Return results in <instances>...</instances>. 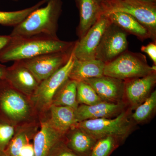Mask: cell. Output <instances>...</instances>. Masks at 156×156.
<instances>
[{
	"mask_svg": "<svg viewBox=\"0 0 156 156\" xmlns=\"http://www.w3.org/2000/svg\"><path fill=\"white\" fill-rule=\"evenodd\" d=\"M76 42L45 35L11 37L10 42L0 51V62L19 61L45 53L66 51L73 48Z\"/></svg>",
	"mask_w": 156,
	"mask_h": 156,
	"instance_id": "1",
	"label": "cell"
},
{
	"mask_svg": "<svg viewBox=\"0 0 156 156\" xmlns=\"http://www.w3.org/2000/svg\"><path fill=\"white\" fill-rule=\"evenodd\" d=\"M46 4L33 11L14 27L10 35L11 37L45 35L58 38V21L63 3L62 0H48Z\"/></svg>",
	"mask_w": 156,
	"mask_h": 156,
	"instance_id": "2",
	"label": "cell"
},
{
	"mask_svg": "<svg viewBox=\"0 0 156 156\" xmlns=\"http://www.w3.org/2000/svg\"><path fill=\"white\" fill-rule=\"evenodd\" d=\"M0 117L16 126L40 122L30 98L0 80Z\"/></svg>",
	"mask_w": 156,
	"mask_h": 156,
	"instance_id": "3",
	"label": "cell"
},
{
	"mask_svg": "<svg viewBox=\"0 0 156 156\" xmlns=\"http://www.w3.org/2000/svg\"><path fill=\"white\" fill-rule=\"evenodd\" d=\"M100 4L101 14L122 12L134 17L147 30L153 41L156 42V3L137 0H107Z\"/></svg>",
	"mask_w": 156,
	"mask_h": 156,
	"instance_id": "4",
	"label": "cell"
},
{
	"mask_svg": "<svg viewBox=\"0 0 156 156\" xmlns=\"http://www.w3.org/2000/svg\"><path fill=\"white\" fill-rule=\"evenodd\" d=\"M155 72L156 66H150L145 55L127 50L105 64L104 75L125 81L144 76Z\"/></svg>",
	"mask_w": 156,
	"mask_h": 156,
	"instance_id": "5",
	"label": "cell"
},
{
	"mask_svg": "<svg viewBox=\"0 0 156 156\" xmlns=\"http://www.w3.org/2000/svg\"><path fill=\"white\" fill-rule=\"evenodd\" d=\"M128 110H123L113 118L85 120L76 126L83 129L96 140L112 136L121 142L130 134L133 125Z\"/></svg>",
	"mask_w": 156,
	"mask_h": 156,
	"instance_id": "6",
	"label": "cell"
},
{
	"mask_svg": "<svg viewBox=\"0 0 156 156\" xmlns=\"http://www.w3.org/2000/svg\"><path fill=\"white\" fill-rule=\"evenodd\" d=\"M74 59L73 51L67 63L53 75L41 82L36 91L30 98L39 121L52 105L53 97L56 92L69 79Z\"/></svg>",
	"mask_w": 156,
	"mask_h": 156,
	"instance_id": "7",
	"label": "cell"
},
{
	"mask_svg": "<svg viewBox=\"0 0 156 156\" xmlns=\"http://www.w3.org/2000/svg\"><path fill=\"white\" fill-rule=\"evenodd\" d=\"M74 47L66 51L45 53L17 61L28 69L40 83L67 63Z\"/></svg>",
	"mask_w": 156,
	"mask_h": 156,
	"instance_id": "8",
	"label": "cell"
},
{
	"mask_svg": "<svg viewBox=\"0 0 156 156\" xmlns=\"http://www.w3.org/2000/svg\"><path fill=\"white\" fill-rule=\"evenodd\" d=\"M127 35L116 25L111 23L105 31L95 53V58L106 64L128 50Z\"/></svg>",
	"mask_w": 156,
	"mask_h": 156,
	"instance_id": "9",
	"label": "cell"
},
{
	"mask_svg": "<svg viewBox=\"0 0 156 156\" xmlns=\"http://www.w3.org/2000/svg\"><path fill=\"white\" fill-rule=\"evenodd\" d=\"M111 23L106 15L101 14L84 36L76 41L73 50L75 57L81 60L95 58L96 50L101 37Z\"/></svg>",
	"mask_w": 156,
	"mask_h": 156,
	"instance_id": "10",
	"label": "cell"
},
{
	"mask_svg": "<svg viewBox=\"0 0 156 156\" xmlns=\"http://www.w3.org/2000/svg\"><path fill=\"white\" fill-rule=\"evenodd\" d=\"M5 79L14 89L29 98L40 84L33 74L18 61L7 67Z\"/></svg>",
	"mask_w": 156,
	"mask_h": 156,
	"instance_id": "11",
	"label": "cell"
},
{
	"mask_svg": "<svg viewBox=\"0 0 156 156\" xmlns=\"http://www.w3.org/2000/svg\"><path fill=\"white\" fill-rule=\"evenodd\" d=\"M156 73L124 81V97L132 108L144 102L151 93L156 83Z\"/></svg>",
	"mask_w": 156,
	"mask_h": 156,
	"instance_id": "12",
	"label": "cell"
},
{
	"mask_svg": "<svg viewBox=\"0 0 156 156\" xmlns=\"http://www.w3.org/2000/svg\"><path fill=\"white\" fill-rule=\"evenodd\" d=\"M84 82L93 88L102 101L115 103L123 102L124 81L104 75Z\"/></svg>",
	"mask_w": 156,
	"mask_h": 156,
	"instance_id": "13",
	"label": "cell"
},
{
	"mask_svg": "<svg viewBox=\"0 0 156 156\" xmlns=\"http://www.w3.org/2000/svg\"><path fill=\"white\" fill-rule=\"evenodd\" d=\"M76 110L67 106L52 105L40 120L65 134L78 123Z\"/></svg>",
	"mask_w": 156,
	"mask_h": 156,
	"instance_id": "14",
	"label": "cell"
},
{
	"mask_svg": "<svg viewBox=\"0 0 156 156\" xmlns=\"http://www.w3.org/2000/svg\"><path fill=\"white\" fill-rule=\"evenodd\" d=\"M125 103H111L102 101L91 105H79L76 110L78 122L85 120L113 118L124 110Z\"/></svg>",
	"mask_w": 156,
	"mask_h": 156,
	"instance_id": "15",
	"label": "cell"
},
{
	"mask_svg": "<svg viewBox=\"0 0 156 156\" xmlns=\"http://www.w3.org/2000/svg\"><path fill=\"white\" fill-rule=\"evenodd\" d=\"M80 14L76 29L79 39L83 37L101 15V7L97 0H74Z\"/></svg>",
	"mask_w": 156,
	"mask_h": 156,
	"instance_id": "16",
	"label": "cell"
},
{
	"mask_svg": "<svg viewBox=\"0 0 156 156\" xmlns=\"http://www.w3.org/2000/svg\"><path fill=\"white\" fill-rule=\"evenodd\" d=\"M105 63L97 58L81 60L75 57L69 78L77 83L104 76Z\"/></svg>",
	"mask_w": 156,
	"mask_h": 156,
	"instance_id": "17",
	"label": "cell"
},
{
	"mask_svg": "<svg viewBox=\"0 0 156 156\" xmlns=\"http://www.w3.org/2000/svg\"><path fill=\"white\" fill-rule=\"evenodd\" d=\"M66 144L77 156H89L97 140L75 126L64 135Z\"/></svg>",
	"mask_w": 156,
	"mask_h": 156,
	"instance_id": "18",
	"label": "cell"
},
{
	"mask_svg": "<svg viewBox=\"0 0 156 156\" xmlns=\"http://www.w3.org/2000/svg\"><path fill=\"white\" fill-rule=\"evenodd\" d=\"M64 135L46 123H40V129L33 139L35 156H47L50 150L64 138Z\"/></svg>",
	"mask_w": 156,
	"mask_h": 156,
	"instance_id": "19",
	"label": "cell"
},
{
	"mask_svg": "<svg viewBox=\"0 0 156 156\" xmlns=\"http://www.w3.org/2000/svg\"><path fill=\"white\" fill-rule=\"evenodd\" d=\"M112 23L116 25L127 34L133 35L140 41L151 39L148 32L134 17L122 12H115L107 14Z\"/></svg>",
	"mask_w": 156,
	"mask_h": 156,
	"instance_id": "20",
	"label": "cell"
},
{
	"mask_svg": "<svg viewBox=\"0 0 156 156\" xmlns=\"http://www.w3.org/2000/svg\"><path fill=\"white\" fill-rule=\"evenodd\" d=\"M40 128L39 122L17 127L15 134L5 151L10 156H19L21 149L34 139Z\"/></svg>",
	"mask_w": 156,
	"mask_h": 156,
	"instance_id": "21",
	"label": "cell"
},
{
	"mask_svg": "<svg viewBox=\"0 0 156 156\" xmlns=\"http://www.w3.org/2000/svg\"><path fill=\"white\" fill-rule=\"evenodd\" d=\"M77 84L75 81L69 78L54 95L52 105L69 107L76 109L79 105L77 100Z\"/></svg>",
	"mask_w": 156,
	"mask_h": 156,
	"instance_id": "22",
	"label": "cell"
},
{
	"mask_svg": "<svg viewBox=\"0 0 156 156\" xmlns=\"http://www.w3.org/2000/svg\"><path fill=\"white\" fill-rule=\"evenodd\" d=\"M48 0H41L29 8L18 11H0V25L14 27L19 24L34 10L46 4Z\"/></svg>",
	"mask_w": 156,
	"mask_h": 156,
	"instance_id": "23",
	"label": "cell"
},
{
	"mask_svg": "<svg viewBox=\"0 0 156 156\" xmlns=\"http://www.w3.org/2000/svg\"><path fill=\"white\" fill-rule=\"evenodd\" d=\"M156 108V91H154L145 99L135 108L131 119L136 123L145 122L150 118Z\"/></svg>",
	"mask_w": 156,
	"mask_h": 156,
	"instance_id": "24",
	"label": "cell"
},
{
	"mask_svg": "<svg viewBox=\"0 0 156 156\" xmlns=\"http://www.w3.org/2000/svg\"><path fill=\"white\" fill-rule=\"evenodd\" d=\"M77 100L79 105H91L102 101L90 85L84 82L77 84Z\"/></svg>",
	"mask_w": 156,
	"mask_h": 156,
	"instance_id": "25",
	"label": "cell"
},
{
	"mask_svg": "<svg viewBox=\"0 0 156 156\" xmlns=\"http://www.w3.org/2000/svg\"><path fill=\"white\" fill-rule=\"evenodd\" d=\"M121 143L112 136H106L97 140L89 156H109Z\"/></svg>",
	"mask_w": 156,
	"mask_h": 156,
	"instance_id": "26",
	"label": "cell"
},
{
	"mask_svg": "<svg viewBox=\"0 0 156 156\" xmlns=\"http://www.w3.org/2000/svg\"><path fill=\"white\" fill-rule=\"evenodd\" d=\"M17 127L0 117V153L6 150Z\"/></svg>",
	"mask_w": 156,
	"mask_h": 156,
	"instance_id": "27",
	"label": "cell"
},
{
	"mask_svg": "<svg viewBox=\"0 0 156 156\" xmlns=\"http://www.w3.org/2000/svg\"><path fill=\"white\" fill-rule=\"evenodd\" d=\"M47 156H77L68 147L64 137L50 150Z\"/></svg>",
	"mask_w": 156,
	"mask_h": 156,
	"instance_id": "28",
	"label": "cell"
},
{
	"mask_svg": "<svg viewBox=\"0 0 156 156\" xmlns=\"http://www.w3.org/2000/svg\"><path fill=\"white\" fill-rule=\"evenodd\" d=\"M140 50L147 54L153 62L154 65L156 66V42H151L146 46H142Z\"/></svg>",
	"mask_w": 156,
	"mask_h": 156,
	"instance_id": "29",
	"label": "cell"
},
{
	"mask_svg": "<svg viewBox=\"0 0 156 156\" xmlns=\"http://www.w3.org/2000/svg\"><path fill=\"white\" fill-rule=\"evenodd\" d=\"M19 156H35L33 144H27L21 149Z\"/></svg>",
	"mask_w": 156,
	"mask_h": 156,
	"instance_id": "30",
	"label": "cell"
},
{
	"mask_svg": "<svg viewBox=\"0 0 156 156\" xmlns=\"http://www.w3.org/2000/svg\"><path fill=\"white\" fill-rule=\"evenodd\" d=\"M11 37L9 35H0V51L5 48L11 41Z\"/></svg>",
	"mask_w": 156,
	"mask_h": 156,
	"instance_id": "31",
	"label": "cell"
},
{
	"mask_svg": "<svg viewBox=\"0 0 156 156\" xmlns=\"http://www.w3.org/2000/svg\"><path fill=\"white\" fill-rule=\"evenodd\" d=\"M7 66L0 62V80L5 78Z\"/></svg>",
	"mask_w": 156,
	"mask_h": 156,
	"instance_id": "32",
	"label": "cell"
},
{
	"mask_svg": "<svg viewBox=\"0 0 156 156\" xmlns=\"http://www.w3.org/2000/svg\"><path fill=\"white\" fill-rule=\"evenodd\" d=\"M0 156H10L9 154L7 153L5 151L2 152L0 153Z\"/></svg>",
	"mask_w": 156,
	"mask_h": 156,
	"instance_id": "33",
	"label": "cell"
},
{
	"mask_svg": "<svg viewBox=\"0 0 156 156\" xmlns=\"http://www.w3.org/2000/svg\"><path fill=\"white\" fill-rule=\"evenodd\" d=\"M137 1H143V2H150L156 3V0H137Z\"/></svg>",
	"mask_w": 156,
	"mask_h": 156,
	"instance_id": "34",
	"label": "cell"
},
{
	"mask_svg": "<svg viewBox=\"0 0 156 156\" xmlns=\"http://www.w3.org/2000/svg\"><path fill=\"white\" fill-rule=\"evenodd\" d=\"M97 1L100 4V3L103 2H105V1H107V0H97Z\"/></svg>",
	"mask_w": 156,
	"mask_h": 156,
	"instance_id": "35",
	"label": "cell"
},
{
	"mask_svg": "<svg viewBox=\"0 0 156 156\" xmlns=\"http://www.w3.org/2000/svg\"><path fill=\"white\" fill-rule=\"evenodd\" d=\"M12 1H14V2H18V1H20V0H12Z\"/></svg>",
	"mask_w": 156,
	"mask_h": 156,
	"instance_id": "36",
	"label": "cell"
}]
</instances>
